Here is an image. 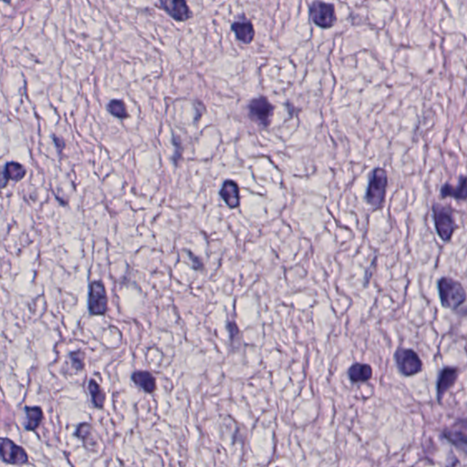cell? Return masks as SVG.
<instances>
[{
    "label": "cell",
    "mask_w": 467,
    "mask_h": 467,
    "mask_svg": "<svg viewBox=\"0 0 467 467\" xmlns=\"http://www.w3.org/2000/svg\"><path fill=\"white\" fill-rule=\"evenodd\" d=\"M440 301L444 309L456 310L465 302L466 293L459 281L450 277H443L437 283Z\"/></svg>",
    "instance_id": "1"
},
{
    "label": "cell",
    "mask_w": 467,
    "mask_h": 467,
    "mask_svg": "<svg viewBox=\"0 0 467 467\" xmlns=\"http://www.w3.org/2000/svg\"><path fill=\"white\" fill-rule=\"evenodd\" d=\"M388 174L383 168H375L371 173L367 188L366 202L369 206L378 209L383 206L386 195Z\"/></svg>",
    "instance_id": "2"
},
{
    "label": "cell",
    "mask_w": 467,
    "mask_h": 467,
    "mask_svg": "<svg viewBox=\"0 0 467 467\" xmlns=\"http://www.w3.org/2000/svg\"><path fill=\"white\" fill-rule=\"evenodd\" d=\"M433 213L435 228L440 238L443 241H449L456 228V222L453 210L449 206L435 203L433 206Z\"/></svg>",
    "instance_id": "3"
},
{
    "label": "cell",
    "mask_w": 467,
    "mask_h": 467,
    "mask_svg": "<svg viewBox=\"0 0 467 467\" xmlns=\"http://www.w3.org/2000/svg\"><path fill=\"white\" fill-rule=\"evenodd\" d=\"M394 361L401 374L411 377L423 371V362L412 349L400 347L395 351Z\"/></svg>",
    "instance_id": "4"
},
{
    "label": "cell",
    "mask_w": 467,
    "mask_h": 467,
    "mask_svg": "<svg viewBox=\"0 0 467 467\" xmlns=\"http://www.w3.org/2000/svg\"><path fill=\"white\" fill-rule=\"evenodd\" d=\"M250 120L262 127L270 126L274 114L275 107L265 96L255 98L247 106Z\"/></svg>",
    "instance_id": "5"
},
{
    "label": "cell",
    "mask_w": 467,
    "mask_h": 467,
    "mask_svg": "<svg viewBox=\"0 0 467 467\" xmlns=\"http://www.w3.org/2000/svg\"><path fill=\"white\" fill-rule=\"evenodd\" d=\"M310 15L311 21L319 28H332L337 22L334 5L320 0H316L310 5Z\"/></svg>",
    "instance_id": "6"
},
{
    "label": "cell",
    "mask_w": 467,
    "mask_h": 467,
    "mask_svg": "<svg viewBox=\"0 0 467 467\" xmlns=\"http://www.w3.org/2000/svg\"><path fill=\"white\" fill-rule=\"evenodd\" d=\"M89 310L92 315H104L108 310V297L104 284L101 280L93 281L89 286Z\"/></svg>",
    "instance_id": "7"
},
{
    "label": "cell",
    "mask_w": 467,
    "mask_h": 467,
    "mask_svg": "<svg viewBox=\"0 0 467 467\" xmlns=\"http://www.w3.org/2000/svg\"><path fill=\"white\" fill-rule=\"evenodd\" d=\"M0 457L9 464H23L28 461L24 449L8 438H0Z\"/></svg>",
    "instance_id": "8"
},
{
    "label": "cell",
    "mask_w": 467,
    "mask_h": 467,
    "mask_svg": "<svg viewBox=\"0 0 467 467\" xmlns=\"http://www.w3.org/2000/svg\"><path fill=\"white\" fill-rule=\"evenodd\" d=\"M442 437L465 454L467 451L466 420L465 418L460 419L454 425L445 428L442 434Z\"/></svg>",
    "instance_id": "9"
},
{
    "label": "cell",
    "mask_w": 467,
    "mask_h": 467,
    "mask_svg": "<svg viewBox=\"0 0 467 467\" xmlns=\"http://www.w3.org/2000/svg\"><path fill=\"white\" fill-rule=\"evenodd\" d=\"M459 374V369L457 367H444L443 370L440 371L436 382V395L438 403L442 404L444 395L446 394L447 391L455 386Z\"/></svg>",
    "instance_id": "10"
},
{
    "label": "cell",
    "mask_w": 467,
    "mask_h": 467,
    "mask_svg": "<svg viewBox=\"0 0 467 467\" xmlns=\"http://www.w3.org/2000/svg\"><path fill=\"white\" fill-rule=\"evenodd\" d=\"M161 8L173 21L186 22L193 16L186 0H160Z\"/></svg>",
    "instance_id": "11"
},
{
    "label": "cell",
    "mask_w": 467,
    "mask_h": 467,
    "mask_svg": "<svg viewBox=\"0 0 467 467\" xmlns=\"http://www.w3.org/2000/svg\"><path fill=\"white\" fill-rule=\"evenodd\" d=\"M232 31L235 33L238 41L248 45L254 41L255 28L252 21L246 20V16L241 21H237L231 25Z\"/></svg>",
    "instance_id": "12"
},
{
    "label": "cell",
    "mask_w": 467,
    "mask_h": 467,
    "mask_svg": "<svg viewBox=\"0 0 467 467\" xmlns=\"http://www.w3.org/2000/svg\"><path fill=\"white\" fill-rule=\"evenodd\" d=\"M219 194L231 209L238 208L240 205L239 186L233 180L225 181L219 192Z\"/></svg>",
    "instance_id": "13"
},
{
    "label": "cell",
    "mask_w": 467,
    "mask_h": 467,
    "mask_svg": "<svg viewBox=\"0 0 467 467\" xmlns=\"http://www.w3.org/2000/svg\"><path fill=\"white\" fill-rule=\"evenodd\" d=\"M348 377L353 383H366L372 378V368L366 363H353L348 369Z\"/></svg>",
    "instance_id": "14"
},
{
    "label": "cell",
    "mask_w": 467,
    "mask_h": 467,
    "mask_svg": "<svg viewBox=\"0 0 467 467\" xmlns=\"http://www.w3.org/2000/svg\"><path fill=\"white\" fill-rule=\"evenodd\" d=\"M442 198L453 197L456 200L465 201L467 197L466 177L465 175H461L458 181V185L455 187L450 184H444L441 188Z\"/></svg>",
    "instance_id": "15"
},
{
    "label": "cell",
    "mask_w": 467,
    "mask_h": 467,
    "mask_svg": "<svg viewBox=\"0 0 467 467\" xmlns=\"http://www.w3.org/2000/svg\"><path fill=\"white\" fill-rule=\"evenodd\" d=\"M132 380L133 383L147 393H153L156 391V380L149 371H135L132 375Z\"/></svg>",
    "instance_id": "16"
},
{
    "label": "cell",
    "mask_w": 467,
    "mask_h": 467,
    "mask_svg": "<svg viewBox=\"0 0 467 467\" xmlns=\"http://www.w3.org/2000/svg\"><path fill=\"white\" fill-rule=\"evenodd\" d=\"M26 429L28 431H34L38 427L40 426L42 420H43V411L41 407H26Z\"/></svg>",
    "instance_id": "17"
},
{
    "label": "cell",
    "mask_w": 467,
    "mask_h": 467,
    "mask_svg": "<svg viewBox=\"0 0 467 467\" xmlns=\"http://www.w3.org/2000/svg\"><path fill=\"white\" fill-rule=\"evenodd\" d=\"M89 391L92 396L93 404L97 408H102L104 406L105 401H106V393L102 390L99 383H97L94 380H91L89 383Z\"/></svg>",
    "instance_id": "18"
},
{
    "label": "cell",
    "mask_w": 467,
    "mask_h": 467,
    "mask_svg": "<svg viewBox=\"0 0 467 467\" xmlns=\"http://www.w3.org/2000/svg\"><path fill=\"white\" fill-rule=\"evenodd\" d=\"M3 169H4L5 173L8 178V180L21 181V179H23L26 175V169H25L24 166L19 163H15V161L8 163Z\"/></svg>",
    "instance_id": "19"
},
{
    "label": "cell",
    "mask_w": 467,
    "mask_h": 467,
    "mask_svg": "<svg viewBox=\"0 0 467 467\" xmlns=\"http://www.w3.org/2000/svg\"><path fill=\"white\" fill-rule=\"evenodd\" d=\"M107 110L113 116L116 117L118 119L124 120L129 117V113L126 107L124 101L119 99H114L110 101L107 105Z\"/></svg>",
    "instance_id": "20"
},
{
    "label": "cell",
    "mask_w": 467,
    "mask_h": 467,
    "mask_svg": "<svg viewBox=\"0 0 467 467\" xmlns=\"http://www.w3.org/2000/svg\"><path fill=\"white\" fill-rule=\"evenodd\" d=\"M84 352L79 350L70 353V358L73 361V365L77 371H82L84 369Z\"/></svg>",
    "instance_id": "21"
},
{
    "label": "cell",
    "mask_w": 467,
    "mask_h": 467,
    "mask_svg": "<svg viewBox=\"0 0 467 467\" xmlns=\"http://www.w3.org/2000/svg\"><path fill=\"white\" fill-rule=\"evenodd\" d=\"M92 430H93V428L89 423H81L77 429L76 435L81 439L83 440L84 443H86L88 440L92 438Z\"/></svg>",
    "instance_id": "22"
},
{
    "label": "cell",
    "mask_w": 467,
    "mask_h": 467,
    "mask_svg": "<svg viewBox=\"0 0 467 467\" xmlns=\"http://www.w3.org/2000/svg\"><path fill=\"white\" fill-rule=\"evenodd\" d=\"M173 145L174 146V153L173 155V161L174 165L177 166L179 161L181 160L182 153H183V146H182V141L180 138L173 135Z\"/></svg>",
    "instance_id": "23"
},
{
    "label": "cell",
    "mask_w": 467,
    "mask_h": 467,
    "mask_svg": "<svg viewBox=\"0 0 467 467\" xmlns=\"http://www.w3.org/2000/svg\"><path fill=\"white\" fill-rule=\"evenodd\" d=\"M187 254L189 256L190 260L193 263V267L195 270H202L204 268V263L202 261L200 258L197 256L193 254L191 251H187Z\"/></svg>",
    "instance_id": "24"
},
{
    "label": "cell",
    "mask_w": 467,
    "mask_h": 467,
    "mask_svg": "<svg viewBox=\"0 0 467 467\" xmlns=\"http://www.w3.org/2000/svg\"><path fill=\"white\" fill-rule=\"evenodd\" d=\"M227 330L229 331L231 343H233L235 338H238V335H239V330H238V325L236 323L233 322V321H230L227 324Z\"/></svg>",
    "instance_id": "25"
},
{
    "label": "cell",
    "mask_w": 467,
    "mask_h": 467,
    "mask_svg": "<svg viewBox=\"0 0 467 467\" xmlns=\"http://www.w3.org/2000/svg\"><path fill=\"white\" fill-rule=\"evenodd\" d=\"M9 180L5 173L4 169L0 168V188H4L8 185Z\"/></svg>",
    "instance_id": "26"
},
{
    "label": "cell",
    "mask_w": 467,
    "mask_h": 467,
    "mask_svg": "<svg viewBox=\"0 0 467 467\" xmlns=\"http://www.w3.org/2000/svg\"><path fill=\"white\" fill-rule=\"evenodd\" d=\"M1 1H4V2H6V3H10V1H11V0H1Z\"/></svg>",
    "instance_id": "27"
}]
</instances>
